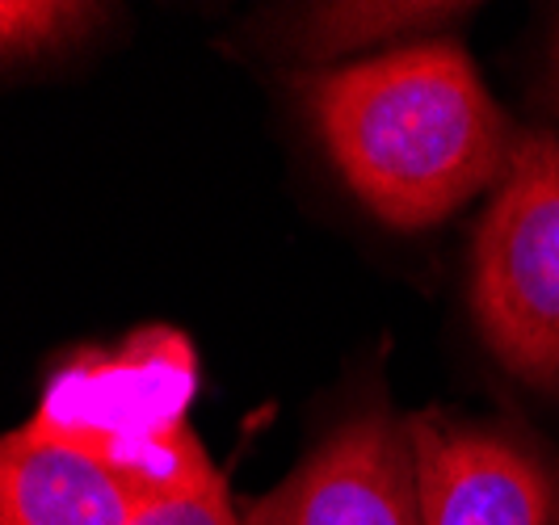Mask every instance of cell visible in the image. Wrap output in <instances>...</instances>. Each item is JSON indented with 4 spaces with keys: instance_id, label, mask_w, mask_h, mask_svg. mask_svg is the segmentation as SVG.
<instances>
[{
    "instance_id": "1",
    "label": "cell",
    "mask_w": 559,
    "mask_h": 525,
    "mask_svg": "<svg viewBox=\"0 0 559 525\" xmlns=\"http://www.w3.org/2000/svg\"><path fill=\"white\" fill-rule=\"evenodd\" d=\"M194 354L147 329L72 358L22 429L0 433V525H131L215 475L186 408Z\"/></svg>"
},
{
    "instance_id": "2",
    "label": "cell",
    "mask_w": 559,
    "mask_h": 525,
    "mask_svg": "<svg viewBox=\"0 0 559 525\" xmlns=\"http://www.w3.org/2000/svg\"><path fill=\"white\" fill-rule=\"evenodd\" d=\"M308 110L336 172L370 215L433 227L501 181L509 131L459 43L395 47L308 81Z\"/></svg>"
},
{
    "instance_id": "3",
    "label": "cell",
    "mask_w": 559,
    "mask_h": 525,
    "mask_svg": "<svg viewBox=\"0 0 559 525\" xmlns=\"http://www.w3.org/2000/svg\"><path fill=\"white\" fill-rule=\"evenodd\" d=\"M472 307L504 370L559 391V143L547 131L509 152L476 236Z\"/></svg>"
},
{
    "instance_id": "4",
    "label": "cell",
    "mask_w": 559,
    "mask_h": 525,
    "mask_svg": "<svg viewBox=\"0 0 559 525\" xmlns=\"http://www.w3.org/2000/svg\"><path fill=\"white\" fill-rule=\"evenodd\" d=\"M245 525H420L408 420L366 408L316 445Z\"/></svg>"
},
{
    "instance_id": "5",
    "label": "cell",
    "mask_w": 559,
    "mask_h": 525,
    "mask_svg": "<svg viewBox=\"0 0 559 525\" xmlns=\"http://www.w3.org/2000/svg\"><path fill=\"white\" fill-rule=\"evenodd\" d=\"M420 525H559V479L504 433L408 416Z\"/></svg>"
},
{
    "instance_id": "6",
    "label": "cell",
    "mask_w": 559,
    "mask_h": 525,
    "mask_svg": "<svg viewBox=\"0 0 559 525\" xmlns=\"http://www.w3.org/2000/svg\"><path fill=\"white\" fill-rule=\"evenodd\" d=\"M467 13L463 4H311L295 22V43L308 56H345L358 47H379L408 38L417 29Z\"/></svg>"
},
{
    "instance_id": "7",
    "label": "cell",
    "mask_w": 559,
    "mask_h": 525,
    "mask_svg": "<svg viewBox=\"0 0 559 525\" xmlns=\"http://www.w3.org/2000/svg\"><path fill=\"white\" fill-rule=\"evenodd\" d=\"M102 9L63 0H0V59L56 51L81 38Z\"/></svg>"
},
{
    "instance_id": "8",
    "label": "cell",
    "mask_w": 559,
    "mask_h": 525,
    "mask_svg": "<svg viewBox=\"0 0 559 525\" xmlns=\"http://www.w3.org/2000/svg\"><path fill=\"white\" fill-rule=\"evenodd\" d=\"M131 525H240L231 513V500L219 475H206L202 484L177 492L168 500H156L152 509H143Z\"/></svg>"
},
{
    "instance_id": "9",
    "label": "cell",
    "mask_w": 559,
    "mask_h": 525,
    "mask_svg": "<svg viewBox=\"0 0 559 525\" xmlns=\"http://www.w3.org/2000/svg\"><path fill=\"white\" fill-rule=\"evenodd\" d=\"M556 63H559V43H556Z\"/></svg>"
}]
</instances>
